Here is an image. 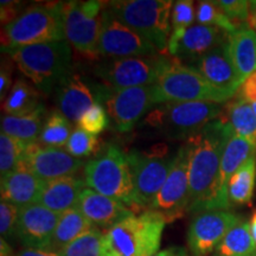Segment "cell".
<instances>
[{"label":"cell","mask_w":256,"mask_h":256,"mask_svg":"<svg viewBox=\"0 0 256 256\" xmlns=\"http://www.w3.org/2000/svg\"><path fill=\"white\" fill-rule=\"evenodd\" d=\"M4 52L44 94L57 89L72 74V46L66 40L14 48Z\"/></svg>","instance_id":"2"},{"label":"cell","mask_w":256,"mask_h":256,"mask_svg":"<svg viewBox=\"0 0 256 256\" xmlns=\"http://www.w3.org/2000/svg\"><path fill=\"white\" fill-rule=\"evenodd\" d=\"M98 50V55L106 58H124L160 54L151 42L115 17L113 12L107 8V2L101 14Z\"/></svg>","instance_id":"12"},{"label":"cell","mask_w":256,"mask_h":256,"mask_svg":"<svg viewBox=\"0 0 256 256\" xmlns=\"http://www.w3.org/2000/svg\"><path fill=\"white\" fill-rule=\"evenodd\" d=\"M238 98L249 104H256V72L244 80L238 92Z\"/></svg>","instance_id":"41"},{"label":"cell","mask_w":256,"mask_h":256,"mask_svg":"<svg viewBox=\"0 0 256 256\" xmlns=\"http://www.w3.org/2000/svg\"><path fill=\"white\" fill-rule=\"evenodd\" d=\"M188 160L190 150L185 144L176 153L168 177L148 209L164 216L168 223L188 211Z\"/></svg>","instance_id":"14"},{"label":"cell","mask_w":256,"mask_h":256,"mask_svg":"<svg viewBox=\"0 0 256 256\" xmlns=\"http://www.w3.org/2000/svg\"><path fill=\"white\" fill-rule=\"evenodd\" d=\"M170 0H120L107 2V8L124 24L145 37L165 54L171 36L172 6Z\"/></svg>","instance_id":"6"},{"label":"cell","mask_w":256,"mask_h":256,"mask_svg":"<svg viewBox=\"0 0 256 256\" xmlns=\"http://www.w3.org/2000/svg\"><path fill=\"white\" fill-rule=\"evenodd\" d=\"M14 256H62L58 252L50 250V249H34L24 248L23 250L18 252Z\"/></svg>","instance_id":"44"},{"label":"cell","mask_w":256,"mask_h":256,"mask_svg":"<svg viewBox=\"0 0 256 256\" xmlns=\"http://www.w3.org/2000/svg\"><path fill=\"white\" fill-rule=\"evenodd\" d=\"M40 92L28 84L23 78H18L12 86L8 95L2 101V110L6 115H25L34 112L40 102Z\"/></svg>","instance_id":"31"},{"label":"cell","mask_w":256,"mask_h":256,"mask_svg":"<svg viewBox=\"0 0 256 256\" xmlns=\"http://www.w3.org/2000/svg\"><path fill=\"white\" fill-rule=\"evenodd\" d=\"M191 66L196 69L212 87L232 98L238 94V89L244 82L230 58L226 40L222 46L202 56L194 62V66Z\"/></svg>","instance_id":"19"},{"label":"cell","mask_w":256,"mask_h":256,"mask_svg":"<svg viewBox=\"0 0 256 256\" xmlns=\"http://www.w3.org/2000/svg\"><path fill=\"white\" fill-rule=\"evenodd\" d=\"M252 107V110H254V113L256 115V104H250Z\"/></svg>","instance_id":"48"},{"label":"cell","mask_w":256,"mask_h":256,"mask_svg":"<svg viewBox=\"0 0 256 256\" xmlns=\"http://www.w3.org/2000/svg\"><path fill=\"white\" fill-rule=\"evenodd\" d=\"M110 120H108L107 112L98 102H95L92 107L82 115L81 119L78 120V126L82 130L87 132L92 136H96L104 132L108 127Z\"/></svg>","instance_id":"37"},{"label":"cell","mask_w":256,"mask_h":256,"mask_svg":"<svg viewBox=\"0 0 256 256\" xmlns=\"http://www.w3.org/2000/svg\"><path fill=\"white\" fill-rule=\"evenodd\" d=\"M252 156H256V151L252 144L243 138L236 136L228 124L223 145L222 158H220L218 182V194L224 210L230 208L228 198V184L230 178Z\"/></svg>","instance_id":"21"},{"label":"cell","mask_w":256,"mask_h":256,"mask_svg":"<svg viewBox=\"0 0 256 256\" xmlns=\"http://www.w3.org/2000/svg\"><path fill=\"white\" fill-rule=\"evenodd\" d=\"M60 112L70 122H78L83 114L96 102L94 92L78 74H70L57 87Z\"/></svg>","instance_id":"22"},{"label":"cell","mask_w":256,"mask_h":256,"mask_svg":"<svg viewBox=\"0 0 256 256\" xmlns=\"http://www.w3.org/2000/svg\"><path fill=\"white\" fill-rule=\"evenodd\" d=\"M248 26L256 32V0L250 2V5H249Z\"/></svg>","instance_id":"46"},{"label":"cell","mask_w":256,"mask_h":256,"mask_svg":"<svg viewBox=\"0 0 256 256\" xmlns=\"http://www.w3.org/2000/svg\"><path fill=\"white\" fill-rule=\"evenodd\" d=\"M194 5L191 0H179L172 6L171 32L186 30L194 25Z\"/></svg>","instance_id":"38"},{"label":"cell","mask_w":256,"mask_h":256,"mask_svg":"<svg viewBox=\"0 0 256 256\" xmlns=\"http://www.w3.org/2000/svg\"><path fill=\"white\" fill-rule=\"evenodd\" d=\"M154 256H188V254L183 247H170L158 252Z\"/></svg>","instance_id":"45"},{"label":"cell","mask_w":256,"mask_h":256,"mask_svg":"<svg viewBox=\"0 0 256 256\" xmlns=\"http://www.w3.org/2000/svg\"><path fill=\"white\" fill-rule=\"evenodd\" d=\"M241 217L228 210L200 212L191 220L188 244L194 256H208L216 250L224 236L240 222Z\"/></svg>","instance_id":"15"},{"label":"cell","mask_w":256,"mask_h":256,"mask_svg":"<svg viewBox=\"0 0 256 256\" xmlns=\"http://www.w3.org/2000/svg\"><path fill=\"white\" fill-rule=\"evenodd\" d=\"M62 2L28 6L2 30V50L66 40L63 32Z\"/></svg>","instance_id":"5"},{"label":"cell","mask_w":256,"mask_h":256,"mask_svg":"<svg viewBox=\"0 0 256 256\" xmlns=\"http://www.w3.org/2000/svg\"><path fill=\"white\" fill-rule=\"evenodd\" d=\"M226 32L216 26L194 24L186 30L171 32L168 40V55L183 62H196L210 50L222 46Z\"/></svg>","instance_id":"18"},{"label":"cell","mask_w":256,"mask_h":256,"mask_svg":"<svg viewBox=\"0 0 256 256\" xmlns=\"http://www.w3.org/2000/svg\"><path fill=\"white\" fill-rule=\"evenodd\" d=\"M249 224H250L252 236V238H254V241L256 243V211H255L254 214H252V216L250 222H249Z\"/></svg>","instance_id":"47"},{"label":"cell","mask_w":256,"mask_h":256,"mask_svg":"<svg viewBox=\"0 0 256 256\" xmlns=\"http://www.w3.org/2000/svg\"><path fill=\"white\" fill-rule=\"evenodd\" d=\"M222 114L215 102H166L147 115L145 124L170 139H188Z\"/></svg>","instance_id":"7"},{"label":"cell","mask_w":256,"mask_h":256,"mask_svg":"<svg viewBox=\"0 0 256 256\" xmlns=\"http://www.w3.org/2000/svg\"><path fill=\"white\" fill-rule=\"evenodd\" d=\"M46 122V106L40 104L31 113L25 115H5L2 119V133L32 144L38 142L42 128Z\"/></svg>","instance_id":"26"},{"label":"cell","mask_w":256,"mask_h":256,"mask_svg":"<svg viewBox=\"0 0 256 256\" xmlns=\"http://www.w3.org/2000/svg\"><path fill=\"white\" fill-rule=\"evenodd\" d=\"M64 150L75 158H84L100 151V142L95 136H92L78 127L72 130Z\"/></svg>","instance_id":"36"},{"label":"cell","mask_w":256,"mask_h":256,"mask_svg":"<svg viewBox=\"0 0 256 256\" xmlns=\"http://www.w3.org/2000/svg\"><path fill=\"white\" fill-rule=\"evenodd\" d=\"M256 185V156L249 159L241 166L228 184V198L230 206H247L252 200Z\"/></svg>","instance_id":"29"},{"label":"cell","mask_w":256,"mask_h":256,"mask_svg":"<svg viewBox=\"0 0 256 256\" xmlns=\"http://www.w3.org/2000/svg\"><path fill=\"white\" fill-rule=\"evenodd\" d=\"M104 236L101 229L94 226L58 252L62 256H100Z\"/></svg>","instance_id":"34"},{"label":"cell","mask_w":256,"mask_h":256,"mask_svg":"<svg viewBox=\"0 0 256 256\" xmlns=\"http://www.w3.org/2000/svg\"><path fill=\"white\" fill-rule=\"evenodd\" d=\"M216 4L238 26L243 22L248 23L250 2H247V0H220V2H216Z\"/></svg>","instance_id":"40"},{"label":"cell","mask_w":256,"mask_h":256,"mask_svg":"<svg viewBox=\"0 0 256 256\" xmlns=\"http://www.w3.org/2000/svg\"><path fill=\"white\" fill-rule=\"evenodd\" d=\"M23 164L40 180L70 177L84 165L66 150L44 146L38 142L28 145Z\"/></svg>","instance_id":"17"},{"label":"cell","mask_w":256,"mask_h":256,"mask_svg":"<svg viewBox=\"0 0 256 256\" xmlns=\"http://www.w3.org/2000/svg\"><path fill=\"white\" fill-rule=\"evenodd\" d=\"M228 124L212 121L188 138V211L224 210L218 194L220 158Z\"/></svg>","instance_id":"1"},{"label":"cell","mask_w":256,"mask_h":256,"mask_svg":"<svg viewBox=\"0 0 256 256\" xmlns=\"http://www.w3.org/2000/svg\"><path fill=\"white\" fill-rule=\"evenodd\" d=\"M166 223L165 217L153 210L130 215L107 230L100 256H154Z\"/></svg>","instance_id":"3"},{"label":"cell","mask_w":256,"mask_h":256,"mask_svg":"<svg viewBox=\"0 0 256 256\" xmlns=\"http://www.w3.org/2000/svg\"><path fill=\"white\" fill-rule=\"evenodd\" d=\"M72 124L60 112H52L46 119L38 142L50 147H66L72 136Z\"/></svg>","instance_id":"32"},{"label":"cell","mask_w":256,"mask_h":256,"mask_svg":"<svg viewBox=\"0 0 256 256\" xmlns=\"http://www.w3.org/2000/svg\"><path fill=\"white\" fill-rule=\"evenodd\" d=\"M217 256H256V243L248 220L240 222L229 230L216 249Z\"/></svg>","instance_id":"30"},{"label":"cell","mask_w":256,"mask_h":256,"mask_svg":"<svg viewBox=\"0 0 256 256\" xmlns=\"http://www.w3.org/2000/svg\"><path fill=\"white\" fill-rule=\"evenodd\" d=\"M14 66L8 60H2V70H0V98L5 100V95L8 94L10 86H11V75Z\"/></svg>","instance_id":"43"},{"label":"cell","mask_w":256,"mask_h":256,"mask_svg":"<svg viewBox=\"0 0 256 256\" xmlns=\"http://www.w3.org/2000/svg\"><path fill=\"white\" fill-rule=\"evenodd\" d=\"M84 183L88 188L112 197L133 210L134 182L128 156L110 144L100 148L84 166Z\"/></svg>","instance_id":"4"},{"label":"cell","mask_w":256,"mask_h":256,"mask_svg":"<svg viewBox=\"0 0 256 256\" xmlns=\"http://www.w3.org/2000/svg\"><path fill=\"white\" fill-rule=\"evenodd\" d=\"M223 120L229 124L236 136L250 142L256 151V115L249 102L236 98L226 106Z\"/></svg>","instance_id":"28"},{"label":"cell","mask_w":256,"mask_h":256,"mask_svg":"<svg viewBox=\"0 0 256 256\" xmlns=\"http://www.w3.org/2000/svg\"><path fill=\"white\" fill-rule=\"evenodd\" d=\"M43 183L22 162L14 171L2 178V200L19 208L37 203Z\"/></svg>","instance_id":"23"},{"label":"cell","mask_w":256,"mask_h":256,"mask_svg":"<svg viewBox=\"0 0 256 256\" xmlns=\"http://www.w3.org/2000/svg\"><path fill=\"white\" fill-rule=\"evenodd\" d=\"M60 214L40 204H30L19 209L16 238L25 248L50 249Z\"/></svg>","instance_id":"16"},{"label":"cell","mask_w":256,"mask_h":256,"mask_svg":"<svg viewBox=\"0 0 256 256\" xmlns=\"http://www.w3.org/2000/svg\"><path fill=\"white\" fill-rule=\"evenodd\" d=\"M172 56L156 54L151 56L107 58L98 62L94 74L107 87L113 89H127L154 84Z\"/></svg>","instance_id":"9"},{"label":"cell","mask_w":256,"mask_h":256,"mask_svg":"<svg viewBox=\"0 0 256 256\" xmlns=\"http://www.w3.org/2000/svg\"><path fill=\"white\" fill-rule=\"evenodd\" d=\"M20 208L8 202L2 200L0 203V234L2 238H14L17 230V223Z\"/></svg>","instance_id":"39"},{"label":"cell","mask_w":256,"mask_h":256,"mask_svg":"<svg viewBox=\"0 0 256 256\" xmlns=\"http://www.w3.org/2000/svg\"><path fill=\"white\" fill-rule=\"evenodd\" d=\"M128 156L134 182L133 211L150 209L152 202L168 179L174 162V156L133 151Z\"/></svg>","instance_id":"13"},{"label":"cell","mask_w":256,"mask_h":256,"mask_svg":"<svg viewBox=\"0 0 256 256\" xmlns=\"http://www.w3.org/2000/svg\"><path fill=\"white\" fill-rule=\"evenodd\" d=\"M158 104L166 102L206 101L222 104L232 96L210 84L196 69L172 57L153 84Z\"/></svg>","instance_id":"8"},{"label":"cell","mask_w":256,"mask_h":256,"mask_svg":"<svg viewBox=\"0 0 256 256\" xmlns=\"http://www.w3.org/2000/svg\"><path fill=\"white\" fill-rule=\"evenodd\" d=\"M106 2L98 0L89 2H63V32L66 40L74 49L88 60H98V32L101 14Z\"/></svg>","instance_id":"11"},{"label":"cell","mask_w":256,"mask_h":256,"mask_svg":"<svg viewBox=\"0 0 256 256\" xmlns=\"http://www.w3.org/2000/svg\"><path fill=\"white\" fill-rule=\"evenodd\" d=\"M196 19L200 24L216 26L226 34H232L236 28H240L230 20L228 16L216 4V2H200L197 8Z\"/></svg>","instance_id":"35"},{"label":"cell","mask_w":256,"mask_h":256,"mask_svg":"<svg viewBox=\"0 0 256 256\" xmlns=\"http://www.w3.org/2000/svg\"><path fill=\"white\" fill-rule=\"evenodd\" d=\"M94 95L110 115L115 130L121 133L130 132L144 115L158 106L153 84L127 89L100 84L94 88Z\"/></svg>","instance_id":"10"},{"label":"cell","mask_w":256,"mask_h":256,"mask_svg":"<svg viewBox=\"0 0 256 256\" xmlns=\"http://www.w3.org/2000/svg\"><path fill=\"white\" fill-rule=\"evenodd\" d=\"M226 46L234 66L243 80L256 72V32L242 25L226 36Z\"/></svg>","instance_id":"25"},{"label":"cell","mask_w":256,"mask_h":256,"mask_svg":"<svg viewBox=\"0 0 256 256\" xmlns=\"http://www.w3.org/2000/svg\"><path fill=\"white\" fill-rule=\"evenodd\" d=\"M30 144L20 142L8 134H0V174L2 178L14 171L26 156Z\"/></svg>","instance_id":"33"},{"label":"cell","mask_w":256,"mask_h":256,"mask_svg":"<svg viewBox=\"0 0 256 256\" xmlns=\"http://www.w3.org/2000/svg\"><path fill=\"white\" fill-rule=\"evenodd\" d=\"M20 8L19 2H8V0H2L0 2V10H2V24L8 25L14 22L18 17V10Z\"/></svg>","instance_id":"42"},{"label":"cell","mask_w":256,"mask_h":256,"mask_svg":"<svg viewBox=\"0 0 256 256\" xmlns=\"http://www.w3.org/2000/svg\"><path fill=\"white\" fill-rule=\"evenodd\" d=\"M84 186V182L72 176L46 180L42 186L37 204L62 214L78 206Z\"/></svg>","instance_id":"24"},{"label":"cell","mask_w":256,"mask_h":256,"mask_svg":"<svg viewBox=\"0 0 256 256\" xmlns=\"http://www.w3.org/2000/svg\"><path fill=\"white\" fill-rule=\"evenodd\" d=\"M92 226L98 229H110L116 223L134 215V211L122 202L98 194L92 188H84L78 203Z\"/></svg>","instance_id":"20"},{"label":"cell","mask_w":256,"mask_h":256,"mask_svg":"<svg viewBox=\"0 0 256 256\" xmlns=\"http://www.w3.org/2000/svg\"><path fill=\"white\" fill-rule=\"evenodd\" d=\"M94 228V226L86 218L82 211L78 206L64 211L60 214L56 230L54 232L52 242H51L50 250L60 252L68 246L69 243L75 241L83 234Z\"/></svg>","instance_id":"27"}]
</instances>
